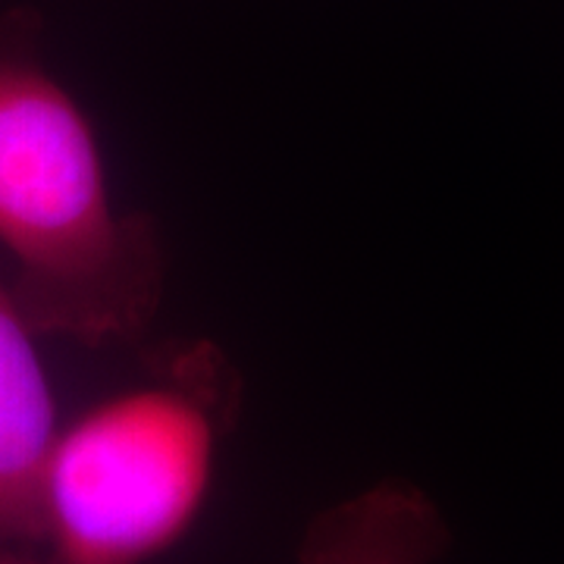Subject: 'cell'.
<instances>
[{
	"mask_svg": "<svg viewBox=\"0 0 564 564\" xmlns=\"http://www.w3.org/2000/svg\"><path fill=\"white\" fill-rule=\"evenodd\" d=\"M0 248L41 339L141 343L166 292L158 223L110 195L98 132L44 57V17H0Z\"/></svg>",
	"mask_w": 564,
	"mask_h": 564,
	"instance_id": "obj_1",
	"label": "cell"
},
{
	"mask_svg": "<svg viewBox=\"0 0 564 564\" xmlns=\"http://www.w3.org/2000/svg\"><path fill=\"white\" fill-rule=\"evenodd\" d=\"M242 380L210 339L154 348L144 377L57 433L41 480L54 564H151L202 518Z\"/></svg>",
	"mask_w": 564,
	"mask_h": 564,
	"instance_id": "obj_2",
	"label": "cell"
},
{
	"mask_svg": "<svg viewBox=\"0 0 564 564\" xmlns=\"http://www.w3.org/2000/svg\"><path fill=\"white\" fill-rule=\"evenodd\" d=\"M41 339L0 280V545L41 549V480L57 443V402Z\"/></svg>",
	"mask_w": 564,
	"mask_h": 564,
	"instance_id": "obj_3",
	"label": "cell"
},
{
	"mask_svg": "<svg viewBox=\"0 0 564 564\" xmlns=\"http://www.w3.org/2000/svg\"><path fill=\"white\" fill-rule=\"evenodd\" d=\"M436 502L408 480H380L317 514L299 564H433L448 549Z\"/></svg>",
	"mask_w": 564,
	"mask_h": 564,
	"instance_id": "obj_4",
	"label": "cell"
},
{
	"mask_svg": "<svg viewBox=\"0 0 564 564\" xmlns=\"http://www.w3.org/2000/svg\"><path fill=\"white\" fill-rule=\"evenodd\" d=\"M0 564H54L44 549H17V545H0Z\"/></svg>",
	"mask_w": 564,
	"mask_h": 564,
	"instance_id": "obj_5",
	"label": "cell"
}]
</instances>
